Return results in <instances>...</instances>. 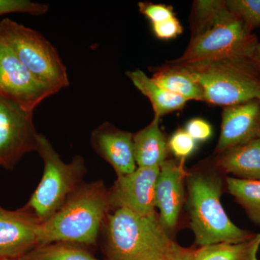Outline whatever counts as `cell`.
Listing matches in <instances>:
<instances>
[{
    "label": "cell",
    "mask_w": 260,
    "mask_h": 260,
    "mask_svg": "<svg viewBox=\"0 0 260 260\" xmlns=\"http://www.w3.org/2000/svg\"><path fill=\"white\" fill-rule=\"evenodd\" d=\"M226 4L251 31L260 27V0H226Z\"/></svg>",
    "instance_id": "603a6c76"
},
{
    "label": "cell",
    "mask_w": 260,
    "mask_h": 260,
    "mask_svg": "<svg viewBox=\"0 0 260 260\" xmlns=\"http://www.w3.org/2000/svg\"><path fill=\"white\" fill-rule=\"evenodd\" d=\"M49 5L34 3L29 0H0V16L13 13L42 15L47 13Z\"/></svg>",
    "instance_id": "cb8c5ba5"
},
{
    "label": "cell",
    "mask_w": 260,
    "mask_h": 260,
    "mask_svg": "<svg viewBox=\"0 0 260 260\" xmlns=\"http://www.w3.org/2000/svg\"><path fill=\"white\" fill-rule=\"evenodd\" d=\"M19 260H99L85 246L56 242L39 245Z\"/></svg>",
    "instance_id": "7402d4cb"
},
{
    "label": "cell",
    "mask_w": 260,
    "mask_h": 260,
    "mask_svg": "<svg viewBox=\"0 0 260 260\" xmlns=\"http://www.w3.org/2000/svg\"><path fill=\"white\" fill-rule=\"evenodd\" d=\"M260 234L239 243H218L197 249L196 260H257Z\"/></svg>",
    "instance_id": "d6986e66"
},
{
    "label": "cell",
    "mask_w": 260,
    "mask_h": 260,
    "mask_svg": "<svg viewBox=\"0 0 260 260\" xmlns=\"http://www.w3.org/2000/svg\"><path fill=\"white\" fill-rule=\"evenodd\" d=\"M105 223L108 260H160L177 244L157 213L143 216L119 208L109 214Z\"/></svg>",
    "instance_id": "3957f363"
},
{
    "label": "cell",
    "mask_w": 260,
    "mask_h": 260,
    "mask_svg": "<svg viewBox=\"0 0 260 260\" xmlns=\"http://www.w3.org/2000/svg\"><path fill=\"white\" fill-rule=\"evenodd\" d=\"M258 43L244 22L230 10L213 28L190 39L180 57L169 61L191 64L229 58H252Z\"/></svg>",
    "instance_id": "52a82bcc"
},
{
    "label": "cell",
    "mask_w": 260,
    "mask_h": 260,
    "mask_svg": "<svg viewBox=\"0 0 260 260\" xmlns=\"http://www.w3.org/2000/svg\"><path fill=\"white\" fill-rule=\"evenodd\" d=\"M126 75L135 88L151 103L155 117L160 119L162 116L181 110L188 102L180 95L162 88L142 70L127 71Z\"/></svg>",
    "instance_id": "e0dca14e"
},
{
    "label": "cell",
    "mask_w": 260,
    "mask_h": 260,
    "mask_svg": "<svg viewBox=\"0 0 260 260\" xmlns=\"http://www.w3.org/2000/svg\"><path fill=\"white\" fill-rule=\"evenodd\" d=\"M187 172L184 160L167 159L160 167L155 189V206L162 226L168 233L177 226L184 198Z\"/></svg>",
    "instance_id": "8fae6325"
},
{
    "label": "cell",
    "mask_w": 260,
    "mask_h": 260,
    "mask_svg": "<svg viewBox=\"0 0 260 260\" xmlns=\"http://www.w3.org/2000/svg\"><path fill=\"white\" fill-rule=\"evenodd\" d=\"M186 179L188 211L197 245L239 243L254 237L228 216L220 201L222 181L218 174L202 168L187 173Z\"/></svg>",
    "instance_id": "7a4b0ae2"
},
{
    "label": "cell",
    "mask_w": 260,
    "mask_h": 260,
    "mask_svg": "<svg viewBox=\"0 0 260 260\" xmlns=\"http://www.w3.org/2000/svg\"><path fill=\"white\" fill-rule=\"evenodd\" d=\"M260 138V100L229 106L222 112L216 155L228 149Z\"/></svg>",
    "instance_id": "5bb4252c"
},
{
    "label": "cell",
    "mask_w": 260,
    "mask_h": 260,
    "mask_svg": "<svg viewBox=\"0 0 260 260\" xmlns=\"http://www.w3.org/2000/svg\"><path fill=\"white\" fill-rule=\"evenodd\" d=\"M168 146L176 158L185 160L196 150L197 142L186 133L185 129H179L169 138Z\"/></svg>",
    "instance_id": "d4e9b609"
},
{
    "label": "cell",
    "mask_w": 260,
    "mask_h": 260,
    "mask_svg": "<svg viewBox=\"0 0 260 260\" xmlns=\"http://www.w3.org/2000/svg\"><path fill=\"white\" fill-rule=\"evenodd\" d=\"M138 8L140 13L150 20L152 24L175 17L174 8L171 5L154 4L148 2H143L138 3Z\"/></svg>",
    "instance_id": "484cf974"
},
{
    "label": "cell",
    "mask_w": 260,
    "mask_h": 260,
    "mask_svg": "<svg viewBox=\"0 0 260 260\" xmlns=\"http://www.w3.org/2000/svg\"><path fill=\"white\" fill-rule=\"evenodd\" d=\"M228 190L237 200L249 218L260 226V180L229 177Z\"/></svg>",
    "instance_id": "44dd1931"
},
{
    "label": "cell",
    "mask_w": 260,
    "mask_h": 260,
    "mask_svg": "<svg viewBox=\"0 0 260 260\" xmlns=\"http://www.w3.org/2000/svg\"><path fill=\"white\" fill-rule=\"evenodd\" d=\"M57 93L38 79L0 41V94L34 112L47 98Z\"/></svg>",
    "instance_id": "9c48e42d"
},
{
    "label": "cell",
    "mask_w": 260,
    "mask_h": 260,
    "mask_svg": "<svg viewBox=\"0 0 260 260\" xmlns=\"http://www.w3.org/2000/svg\"><path fill=\"white\" fill-rule=\"evenodd\" d=\"M152 28L155 37L161 40L175 39L183 32L182 25L176 16L159 23L152 24Z\"/></svg>",
    "instance_id": "4316f807"
},
{
    "label": "cell",
    "mask_w": 260,
    "mask_h": 260,
    "mask_svg": "<svg viewBox=\"0 0 260 260\" xmlns=\"http://www.w3.org/2000/svg\"><path fill=\"white\" fill-rule=\"evenodd\" d=\"M152 79L162 88L189 101L204 102L203 90L192 75L181 65L167 61L155 68Z\"/></svg>",
    "instance_id": "ac0fdd59"
},
{
    "label": "cell",
    "mask_w": 260,
    "mask_h": 260,
    "mask_svg": "<svg viewBox=\"0 0 260 260\" xmlns=\"http://www.w3.org/2000/svg\"><path fill=\"white\" fill-rule=\"evenodd\" d=\"M160 119L154 116L148 126L133 134L138 167H160L167 160L169 146L159 125Z\"/></svg>",
    "instance_id": "2e32d148"
},
{
    "label": "cell",
    "mask_w": 260,
    "mask_h": 260,
    "mask_svg": "<svg viewBox=\"0 0 260 260\" xmlns=\"http://www.w3.org/2000/svg\"><path fill=\"white\" fill-rule=\"evenodd\" d=\"M37 219L23 208L0 206V259L19 260L39 245Z\"/></svg>",
    "instance_id": "7c38bea8"
},
{
    "label": "cell",
    "mask_w": 260,
    "mask_h": 260,
    "mask_svg": "<svg viewBox=\"0 0 260 260\" xmlns=\"http://www.w3.org/2000/svg\"><path fill=\"white\" fill-rule=\"evenodd\" d=\"M110 212L109 189L104 183L83 182L60 209L39 224L38 246L56 242L95 245Z\"/></svg>",
    "instance_id": "6da1fadb"
},
{
    "label": "cell",
    "mask_w": 260,
    "mask_h": 260,
    "mask_svg": "<svg viewBox=\"0 0 260 260\" xmlns=\"http://www.w3.org/2000/svg\"><path fill=\"white\" fill-rule=\"evenodd\" d=\"M197 249L184 248L176 244L172 251L160 260H196Z\"/></svg>",
    "instance_id": "f1b7e54d"
},
{
    "label": "cell",
    "mask_w": 260,
    "mask_h": 260,
    "mask_svg": "<svg viewBox=\"0 0 260 260\" xmlns=\"http://www.w3.org/2000/svg\"><path fill=\"white\" fill-rule=\"evenodd\" d=\"M44 162V172L39 185L23 209L39 223L49 220L83 183L87 173L85 159L76 155L72 161H63L45 135L39 133L37 151Z\"/></svg>",
    "instance_id": "5b68a950"
},
{
    "label": "cell",
    "mask_w": 260,
    "mask_h": 260,
    "mask_svg": "<svg viewBox=\"0 0 260 260\" xmlns=\"http://www.w3.org/2000/svg\"><path fill=\"white\" fill-rule=\"evenodd\" d=\"M252 58L260 68V43H258L257 45H256Z\"/></svg>",
    "instance_id": "f546056e"
},
{
    "label": "cell",
    "mask_w": 260,
    "mask_h": 260,
    "mask_svg": "<svg viewBox=\"0 0 260 260\" xmlns=\"http://www.w3.org/2000/svg\"><path fill=\"white\" fill-rule=\"evenodd\" d=\"M0 41L38 79L57 93L69 86L66 66L56 48L40 32L7 18L0 21Z\"/></svg>",
    "instance_id": "8992f818"
},
{
    "label": "cell",
    "mask_w": 260,
    "mask_h": 260,
    "mask_svg": "<svg viewBox=\"0 0 260 260\" xmlns=\"http://www.w3.org/2000/svg\"><path fill=\"white\" fill-rule=\"evenodd\" d=\"M179 65L199 83L204 102L225 107L260 100V68L253 58H229Z\"/></svg>",
    "instance_id": "277c9868"
},
{
    "label": "cell",
    "mask_w": 260,
    "mask_h": 260,
    "mask_svg": "<svg viewBox=\"0 0 260 260\" xmlns=\"http://www.w3.org/2000/svg\"><path fill=\"white\" fill-rule=\"evenodd\" d=\"M90 144L101 157L109 162L118 177L136 170L133 134L118 129L109 122H104L90 134Z\"/></svg>",
    "instance_id": "4fadbf2b"
},
{
    "label": "cell",
    "mask_w": 260,
    "mask_h": 260,
    "mask_svg": "<svg viewBox=\"0 0 260 260\" xmlns=\"http://www.w3.org/2000/svg\"><path fill=\"white\" fill-rule=\"evenodd\" d=\"M184 129L197 143L208 141L213 135V128L210 123L201 118L190 119Z\"/></svg>",
    "instance_id": "83f0119b"
},
{
    "label": "cell",
    "mask_w": 260,
    "mask_h": 260,
    "mask_svg": "<svg viewBox=\"0 0 260 260\" xmlns=\"http://www.w3.org/2000/svg\"><path fill=\"white\" fill-rule=\"evenodd\" d=\"M34 112L0 94V167L12 169L25 155L37 151Z\"/></svg>",
    "instance_id": "ba28073f"
},
{
    "label": "cell",
    "mask_w": 260,
    "mask_h": 260,
    "mask_svg": "<svg viewBox=\"0 0 260 260\" xmlns=\"http://www.w3.org/2000/svg\"><path fill=\"white\" fill-rule=\"evenodd\" d=\"M159 172L160 167H138L118 177L109 189L112 210L124 208L143 216L156 213L155 189Z\"/></svg>",
    "instance_id": "30bf717a"
},
{
    "label": "cell",
    "mask_w": 260,
    "mask_h": 260,
    "mask_svg": "<svg viewBox=\"0 0 260 260\" xmlns=\"http://www.w3.org/2000/svg\"><path fill=\"white\" fill-rule=\"evenodd\" d=\"M229 13L226 0L194 1L189 17L191 39L213 28Z\"/></svg>",
    "instance_id": "ffe728a7"
},
{
    "label": "cell",
    "mask_w": 260,
    "mask_h": 260,
    "mask_svg": "<svg viewBox=\"0 0 260 260\" xmlns=\"http://www.w3.org/2000/svg\"><path fill=\"white\" fill-rule=\"evenodd\" d=\"M0 260H14V259H0Z\"/></svg>",
    "instance_id": "4dcf8cb0"
},
{
    "label": "cell",
    "mask_w": 260,
    "mask_h": 260,
    "mask_svg": "<svg viewBox=\"0 0 260 260\" xmlns=\"http://www.w3.org/2000/svg\"><path fill=\"white\" fill-rule=\"evenodd\" d=\"M215 164L220 170L236 178L260 180V138L216 155Z\"/></svg>",
    "instance_id": "9a60e30c"
}]
</instances>
